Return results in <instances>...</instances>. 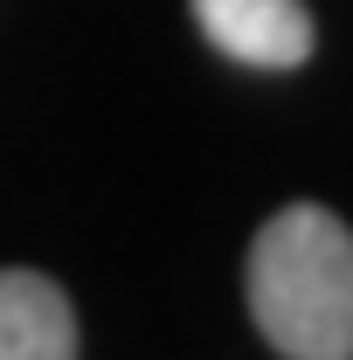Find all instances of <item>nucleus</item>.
I'll return each mask as SVG.
<instances>
[{
    "label": "nucleus",
    "instance_id": "obj_1",
    "mask_svg": "<svg viewBox=\"0 0 353 360\" xmlns=\"http://www.w3.org/2000/svg\"><path fill=\"white\" fill-rule=\"evenodd\" d=\"M250 319L284 360H353V229L319 208H277L250 243Z\"/></svg>",
    "mask_w": 353,
    "mask_h": 360
},
{
    "label": "nucleus",
    "instance_id": "obj_2",
    "mask_svg": "<svg viewBox=\"0 0 353 360\" xmlns=\"http://www.w3.org/2000/svg\"><path fill=\"white\" fill-rule=\"evenodd\" d=\"M194 28L243 70H298L319 42L305 0H194Z\"/></svg>",
    "mask_w": 353,
    "mask_h": 360
},
{
    "label": "nucleus",
    "instance_id": "obj_3",
    "mask_svg": "<svg viewBox=\"0 0 353 360\" xmlns=\"http://www.w3.org/2000/svg\"><path fill=\"white\" fill-rule=\"evenodd\" d=\"M0 360H77V312L42 270H0Z\"/></svg>",
    "mask_w": 353,
    "mask_h": 360
}]
</instances>
